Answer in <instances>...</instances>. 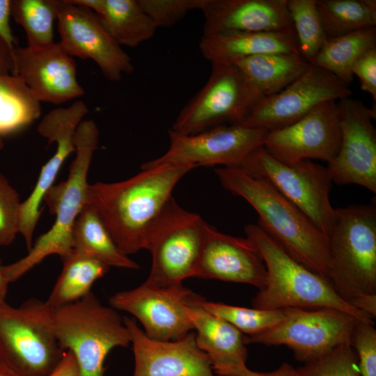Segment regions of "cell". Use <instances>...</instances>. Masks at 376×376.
Masks as SVG:
<instances>
[{"instance_id": "6da1fadb", "label": "cell", "mask_w": 376, "mask_h": 376, "mask_svg": "<svg viewBox=\"0 0 376 376\" xmlns=\"http://www.w3.org/2000/svg\"><path fill=\"white\" fill-rule=\"evenodd\" d=\"M193 169L157 166L141 169L123 181L89 184L86 205L97 212L121 252L126 256L134 253L146 249L175 185Z\"/></svg>"}, {"instance_id": "7a4b0ae2", "label": "cell", "mask_w": 376, "mask_h": 376, "mask_svg": "<svg viewBox=\"0 0 376 376\" xmlns=\"http://www.w3.org/2000/svg\"><path fill=\"white\" fill-rule=\"evenodd\" d=\"M215 172L223 187L245 199L259 216L258 226L291 257L330 282L331 259L326 236L295 205L266 180L237 167Z\"/></svg>"}, {"instance_id": "3957f363", "label": "cell", "mask_w": 376, "mask_h": 376, "mask_svg": "<svg viewBox=\"0 0 376 376\" xmlns=\"http://www.w3.org/2000/svg\"><path fill=\"white\" fill-rule=\"evenodd\" d=\"M244 232L259 251L267 271L265 285L252 299L253 308H331L359 320L373 322L370 315L343 299L328 280L291 257L258 225L247 224Z\"/></svg>"}, {"instance_id": "277c9868", "label": "cell", "mask_w": 376, "mask_h": 376, "mask_svg": "<svg viewBox=\"0 0 376 376\" xmlns=\"http://www.w3.org/2000/svg\"><path fill=\"white\" fill-rule=\"evenodd\" d=\"M98 139L95 123L91 119L82 120L75 132L76 156L68 179L51 187L44 197L50 212L56 215L54 223L38 237L26 256L3 265V274L9 283L19 279L46 257L56 254L63 259L73 251V228L86 205L88 173Z\"/></svg>"}, {"instance_id": "5b68a950", "label": "cell", "mask_w": 376, "mask_h": 376, "mask_svg": "<svg viewBox=\"0 0 376 376\" xmlns=\"http://www.w3.org/2000/svg\"><path fill=\"white\" fill-rule=\"evenodd\" d=\"M327 240L336 292L351 305L376 295L375 203L336 208Z\"/></svg>"}, {"instance_id": "8992f818", "label": "cell", "mask_w": 376, "mask_h": 376, "mask_svg": "<svg viewBox=\"0 0 376 376\" xmlns=\"http://www.w3.org/2000/svg\"><path fill=\"white\" fill-rule=\"evenodd\" d=\"M51 308L52 328L63 351L76 360L78 376H104L109 352L131 343L123 318L91 292L81 299Z\"/></svg>"}, {"instance_id": "52a82bcc", "label": "cell", "mask_w": 376, "mask_h": 376, "mask_svg": "<svg viewBox=\"0 0 376 376\" xmlns=\"http://www.w3.org/2000/svg\"><path fill=\"white\" fill-rule=\"evenodd\" d=\"M0 351L3 363L18 376H47L54 370L65 351L45 301L32 298L18 307L0 302Z\"/></svg>"}, {"instance_id": "ba28073f", "label": "cell", "mask_w": 376, "mask_h": 376, "mask_svg": "<svg viewBox=\"0 0 376 376\" xmlns=\"http://www.w3.org/2000/svg\"><path fill=\"white\" fill-rule=\"evenodd\" d=\"M237 168L269 182L327 237L335 216L329 200L332 180L327 167L308 159L286 164L272 157L263 146Z\"/></svg>"}, {"instance_id": "9c48e42d", "label": "cell", "mask_w": 376, "mask_h": 376, "mask_svg": "<svg viewBox=\"0 0 376 376\" xmlns=\"http://www.w3.org/2000/svg\"><path fill=\"white\" fill-rule=\"evenodd\" d=\"M207 223L180 206L173 197L166 205L148 239L152 266L146 281L159 286L182 283L193 277Z\"/></svg>"}, {"instance_id": "30bf717a", "label": "cell", "mask_w": 376, "mask_h": 376, "mask_svg": "<svg viewBox=\"0 0 376 376\" xmlns=\"http://www.w3.org/2000/svg\"><path fill=\"white\" fill-rule=\"evenodd\" d=\"M260 100L234 64L212 63L204 86L183 107L171 131L190 135L223 125H240Z\"/></svg>"}, {"instance_id": "8fae6325", "label": "cell", "mask_w": 376, "mask_h": 376, "mask_svg": "<svg viewBox=\"0 0 376 376\" xmlns=\"http://www.w3.org/2000/svg\"><path fill=\"white\" fill-rule=\"evenodd\" d=\"M357 320L335 308H288L280 323L256 335L244 336V343L285 345L296 359L306 363L341 345H350Z\"/></svg>"}, {"instance_id": "7c38bea8", "label": "cell", "mask_w": 376, "mask_h": 376, "mask_svg": "<svg viewBox=\"0 0 376 376\" xmlns=\"http://www.w3.org/2000/svg\"><path fill=\"white\" fill-rule=\"evenodd\" d=\"M268 132L241 125H219L190 135L169 130L168 150L142 164L141 169L164 165L239 167L252 152L264 146Z\"/></svg>"}, {"instance_id": "4fadbf2b", "label": "cell", "mask_w": 376, "mask_h": 376, "mask_svg": "<svg viewBox=\"0 0 376 376\" xmlns=\"http://www.w3.org/2000/svg\"><path fill=\"white\" fill-rule=\"evenodd\" d=\"M351 95L349 85L310 63L282 91L259 100L240 125L272 132L299 120L323 102H338Z\"/></svg>"}, {"instance_id": "5bb4252c", "label": "cell", "mask_w": 376, "mask_h": 376, "mask_svg": "<svg viewBox=\"0 0 376 376\" xmlns=\"http://www.w3.org/2000/svg\"><path fill=\"white\" fill-rule=\"evenodd\" d=\"M198 295L182 283L162 287L146 280L134 289L113 295L109 304L137 318L150 338L170 341L194 330L188 308Z\"/></svg>"}, {"instance_id": "9a60e30c", "label": "cell", "mask_w": 376, "mask_h": 376, "mask_svg": "<svg viewBox=\"0 0 376 376\" xmlns=\"http://www.w3.org/2000/svg\"><path fill=\"white\" fill-rule=\"evenodd\" d=\"M337 105L340 144L327 169L338 185L355 184L376 193L375 108L350 97L338 101Z\"/></svg>"}, {"instance_id": "2e32d148", "label": "cell", "mask_w": 376, "mask_h": 376, "mask_svg": "<svg viewBox=\"0 0 376 376\" xmlns=\"http://www.w3.org/2000/svg\"><path fill=\"white\" fill-rule=\"evenodd\" d=\"M56 9L60 42L68 55L94 61L111 81H120L124 74L133 72L132 58L92 10L71 0H56Z\"/></svg>"}, {"instance_id": "e0dca14e", "label": "cell", "mask_w": 376, "mask_h": 376, "mask_svg": "<svg viewBox=\"0 0 376 376\" xmlns=\"http://www.w3.org/2000/svg\"><path fill=\"white\" fill-rule=\"evenodd\" d=\"M340 139L337 102L327 101L294 123L269 132L263 147L286 164L311 159L328 163L336 155Z\"/></svg>"}, {"instance_id": "ac0fdd59", "label": "cell", "mask_w": 376, "mask_h": 376, "mask_svg": "<svg viewBox=\"0 0 376 376\" xmlns=\"http://www.w3.org/2000/svg\"><path fill=\"white\" fill-rule=\"evenodd\" d=\"M87 105L78 100L67 108H57L47 113L37 130L50 144L56 142L55 153L42 167L36 184L29 197L21 203L19 233L23 236L28 251L33 245V235L41 214L40 205L66 159L75 152V135L78 125L88 113Z\"/></svg>"}, {"instance_id": "d6986e66", "label": "cell", "mask_w": 376, "mask_h": 376, "mask_svg": "<svg viewBox=\"0 0 376 376\" xmlns=\"http://www.w3.org/2000/svg\"><path fill=\"white\" fill-rule=\"evenodd\" d=\"M12 72L40 102L61 104L84 94L77 78L75 61L61 42L31 48L15 47Z\"/></svg>"}, {"instance_id": "ffe728a7", "label": "cell", "mask_w": 376, "mask_h": 376, "mask_svg": "<svg viewBox=\"0 0 376 376\" xmlns=\"http://www.w3.org/2000/svg\"><path fill=\"white\" fill-rule=\"evenodd\" d=\"M134 356L133 376H215L208 356L196 341L195 332L170 341L150 338L133 318H124Z\"/></svg>"}, {"instance_id": "44dd1931", "label": "cell", "mask_w": 376, "mask_h": 376, "mask_svg": "<svg viewBox=\"0 0 376 376\" xmlns=\"http://www.w3.org/2000/svg\"><path fill=\"white\" fill-rule=\"evenodd\" d=\"M266 274L264 261L248 238L224 234L207 224L193 277L247 283L260 290Z\"/></svg>"}, {"instance_id": "7402d4cb", "label": "cell", "mask_w": 376, "mask_h": 376, "mask_svg": "<svg viewBox=\"0 0 376 376\" xmlns=\"http://www.w3.org/2000/svg\"><path fill=\"white\" fill-rule=\"evenodd\" d=\"M287 0H207L203 34L294 31Z\"/></svg>"}, {"instance_id": "603a6c76", "label": "cell", "mask_w": 376, "mask_h": 376, "mask_svg": "<svg viewBox=\"0 0 376 376\" xmlns=\"http://www.w3.org/2000/svg\"><path fill=\"white\" fill-rule=\"evenodd\" d=\"M199 49L211 64H229L240 58L263 54H299L295 31L203 34Z\"/></svg>"}, {"instance_id": "cb8c5ba5", "label": "cell", "mask_w": 376, "mask_h": 376, "mask_svg": "<svg viewBox=\"0 0 376 376\" xmlns=\"http://www.w3.org/2000/svg\"><path fill=\"white\" fill-rule=\"evenodd\" d=\"M197 297L188 308L196 331L198 347L209 357L212 369L228 365L246 364L247 349L241 331L225 320L205 310Z\"/></svg>"}, {"instance_id": "d4e9b609", "label": "cell", "mask_w": 376, "mask_h": 376, "mask_svg": "<svg viewBox=\"0 0 376 376\" xmlns=\"http://www.w3.org/2000/svg\"><path fill=\"white\" fill-rule=\"evenodd\" d=\"M88 7L120 45L135 47L150 39L157 27L137 0H71Z\"/></svg>"}, {"instance_id": "484cf974", "label": "cell", "mask_w": 376, "mask_h": 376, "mask_svg": "<svg viewBox=\"0 0 376 376\" xmlns=\"http://www.w3.org/2000/svg\"><path fill=\"white\" fill-rule=\"evenodd\" d=\"M242 72L260 100L273 95L297 79L310 63L295 53L263 54L232 63Z\"/></svg>"}, {"instance_id": "4316f807", "label": "cell", "mask_w": 376, "mask_h": 376, "mask_svg": "<svg viewBox=\"0 0 376 376\" xmlns=\"http://www.w3.org/2000/svg\"><path fill=\"white\" fill-rule=\"evenodd\" d=\"M73 249L107 266L138 269L139 265L119 249L97 212L85 205L73 228Z\"/></svg>"}, {"instance_id": "83f0119b", "label": "cell", "mask_w": 376, "mask_h": 376, "mask_svg": "<svg viewBox=\"0 0 376 376\" xmlns=\"http://www.w3.org/2000/svg\"><path fill=\"white\" fill-rule=\"evenodd\" d=\"M376 47V27L327 38L310 63L335 75L347 85L353 80L352 67L366 52Z\"/></svg>"}, {"instance_id": "f1b7e54d", "label": "cell", "mask_w": 376, "mask_h": 376, "mask_svg": "<svg viewBox=\"0 0 376 376\" xmlns=\"http://www.w3.org/2000/svg\"><path fill=\"white\" fill-rule=\"evenodd\" d=\"M63 261L62 272L45 301L56 308L81 299L91 292V287L109 267L101 261L73 249Z\"/></svg>"}, {"instance_id": "f546056e", "label": "cell", "mask_w": 376, "mask_h": 376, "mask_svg": "<svg viewBox=\"0 0 376 376\" xmlns=\"http://www.w3.org/2000/svg\"><path fill=\"white\" fill-rule=\"evenodd\" d=\"M40 102L19 77L0 75V137L19 131L38 118Z\"/></svg>"}, {"instance_id": "4dcf8cb0", "label": "cell", "mask_w": 376, "mask_h": 376, "mask_svg": "<svg viewBox=\"0 0 376 376\" xmlns=\"http://www.w3.org/2000/svg\"><path fill=\"white\" fill-rule=\"evenodd\" d=\"M327 38L376 27L375 0H316Z\"/></svg>"}, {"instance_id": "1f68e13d", "label": "cell", "mask_w": 376, "mask_h": 376, "mask_svg": "<svg viewBox=\"0 0 376 376\" xmlns=\"http://www.w3.org/2000/svg\"><path fill=\"white\" fill-rule=\"evenodd\" d=\"M11 15L24 29L29 47H42L54 42L56 0H14Z\"/></svg>"}, {"instance_id": "d6a6232c", "label": "cell", "mask_w": 376, "mask_h": 376, "mask_svg": "<svg viewBox=\"0 0 376 376\" xmlns=\"http://www.w3.org/2000/svg\"><path fill=\"white\" fill-rule=\"evenodd\" d=\"M286 5L299 54L310 63L327 39L318 11L316 0H287Z\"/></svg>"}, {"instance_id": "836d02e7", "label": "cell", "mask_w": 376, "mask_h": 376, "mask_svg": "<svg viewBox=\"0 0 376 376\" xmlns=\"http://www.w3.org/2000/svg\"><path fill=\"white\" fill-rule=\"evenodd\" d=\"M197 303L205 310L217 315L251 336L280 323L286 315V308L264 310L249 308L206 301L200 296Z\"/></svg>"}, {"instance_id": "e575fe53", "label": "cell", "mask_w": 376, "mask_h": 376, "mask_svg": "<svg viewBox=\"0 0 376 376\" xmlns=\"http://www.w3.org/2000/svg\"><path fill=\"white\" fill-rule=\"evenodd\" d=\"M301 376H361L357 355L349 344L297 369Z\"/></svg>"}, {"instance_id": "d590c367", "label": "cell", "mask_w": 376, "mask_h": 376, "mask_svg": "<svg viewBox=\"0 0 376 376\" xmlns=\"http://www.w3.org/2000/svg\"><path fill=\"white\" fill-rule=\"evenodd\" d=\"M137 1L158 29L174 25L192 10H201L207 0H137Z\"/></svg>"}, {"instance_id": "8d00e7d4", "label": "cell", "mask_w": 376, "mask_h": 376, "mask_svg": "<svg viewBox=\"0 0 376 376\" xmlns=\"http://www.w3.org/2000/svg\"><path fill=\"white\" fill-rule=\"evenodd\" d=\"M350 345L357 352L361 376H376V329L373 322L357 320Z\"/></svg>"}, {"instance_id": "74e56055", "label": "cell", "mask_w": 376, "mask_h": 376, "mask_svg": "<svg viewBox=\"0 0 376 376\" xmlns=\"http://www.w3.org/2000/svg\"><path fill=\"white\" fill-rule=\"evenodd\" d=\"M21 203L17 191L0 173V246L9 245L19 233Z\"/></svg>"}, {"instance_id": "f35d334b", "label": "cell", "mask_w": 376, "mask_h": 376, "mask_svg": "<svg viewBox=\"0 0 376 376\" xmlns=\"http://www.w3.org/2000/svg\"><path fill=\"white\" fill-rule=\"evenodd\" d=\"M353 75L359 79L361 88L376 100V47L363 54L352 67Z\"/></svg>"}, {"instance_id": "ab89813d", "label": "cell", "mask_w": 376, "mask_h": 376, "mask_svg": "<svg viewBox=\"0 0 376 376\" xmlns=\"http://www.w3.org/2000/svg\"><path fill=\"white\" fill-rule=\"evenodd\" d=\"M220 376H301L297 369L288 363H283L271 372H256L249 369L246 364L222 366L213 368Z\"/></svg>"}, {"instance_id": "60d3db41", "label": "cell", "mask_w": 376, "mask_h": 376, "mask_svg": "<svg viewBox=\"0 0 376 376\" xmlns=\"http://www.w3.org/2000/svg\"><path fill=\"white\" fill-rule=\"evenodd\" d=\"M11 6V0H0V37L13 51L16 47V40L12 33V30L10 25Z\"/></svg>"}, {"instance_id": "b9f144b4", "label": "cell", "mask_w": 376, "mask_h": 376, "mask_svg": "<svg viewBox=\"0 0 376 376\" xmlns=\"http://www.w3.org/2000/svg\"><path fill=\"white\" fill-rule=\"evenodd\" d=\"M78 367L73 354L69 351H65L62 359L47 376H78Z\"/></svg>"}, {"instance_id": "7bdbcfd3", "label": "cell", "mask_w": 376, "mask_h": 376, "mask_svg": "<svg viewBox=\"0 0 376 376\" xmlns=\"http://www.w3.org/2000/svg\"><path fill=\"white\" fill-rule=\"evenodd\" d=\"M13 68V50L0 37V75L12 74Z\"/></svg>"}, {"instance_id": "ee69618b", "label": "cell", "mask_w": 376, "mask_h": 376, "mask_svg": "<svg viewBox=\"0 0 376 376\" xmlns=\"http://www.w3.org/2000/svg\"><path fill=\"white\" fill-rule=\"evenodd\" d=\"M9 283L6 280L3 272V265L1 264L0 260V302L5 301V299L7 295Z\"/></svg>"}, {"instance_id": "f6af8a7d", "label": "cell", "mask_w": 376, "mask_h": 376, "mask_svg": "<svg viewBox=\"0 0 376 376\" xmlns=\"http://www.w3.org/2000/svg\"><path fill=\"white\" fill-rule=\"evenodd\" d=\"M0 376H18L12 369L7 366L0 363Z\"/></svg>"}, {"instance_id": "bcb514c9", "label": "cell", "mask_w": 376, "mask_h": 376, "mask_svg": "<svg viewBox=\"0 0 376 376\" xmlns=\"http://www.w3.org/2000/svg\"><path fill=\"white\" fill-rule=\"evenodd\" d=\"M3 148V142L2 138L0 137V152L1 151Z\"/></svg>"}, {"instance_id": "7dc6e473", "label": "cell", "mask_w": 376, "mask_h": 376, "mask_svg": "<svg viewBox=\"0 0 376 376\" xmlns=\"http://www.w3.org/2000/svg\"><path fill=\"white\" fill-rule=\"evenodd\" d=\"M0 363H3V359H2L1 351H0Z\"/></svg>"}]
</instances>
